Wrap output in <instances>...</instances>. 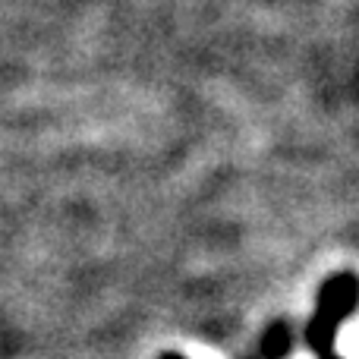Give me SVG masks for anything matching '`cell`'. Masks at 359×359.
Masks as SVG:
<instances>
[{"label": "cell", "instance_id": "cell-2", "mask_svg": "<svg viewBox=\"0 0 359 359\" xmlns=\"http://www.w3.org/2000/svg\"><path fill=\"white\" fill-rule=\"evenodd\" d=\"M293 347V328L290 322H274L271 328L265 331V337H262V353L265 359H280L287 356Z\"/></svg>", "mask_w": 359, "mask_h": 359}, {"label": "cell", "instance_id": "cell-3", "mask_svg": "<svg viewBox=\"0 0 359 359\" xmlns=\"http://www.w3.org/2000/svg\"><path fill=\"white\" fill-rule=\"evenodd\" d=\"M158 359H189V356L177 353V350H164V353H158Z\"/></svg>", "mask_w": 359, "mask_h": 359}, {"label": "cell", "instance_id": "cell-4", "mask_svg": "<svg viewBox=\"0 0 359 359\" xmlns=\"http://www.w3.org/2000/svg\"><path fill=\"white\" fill-rule=\"evenodd\" d=\"M318 359H344V356H337V353H325V356H318Z\"/></svg>", "mask_w": 359, "mask_h": 359}, {"label": "cell", "instance_id": "cell-1", "mask_svg": "<svg viewBox=\"0 0 359 359\" xmlns=\"http://www.w3.org/2000/svg\"><path fill=\"white\" fill-rule=\"evenodd\" d=\"M359 303V280L353 271H334L322 280L316 299V312L306 322L303 341L316 356L334 353V341L341 334L344 322L356 312Z\"/></svg>", "mask_w": 359, "mask_h": 359}]
</instances>
